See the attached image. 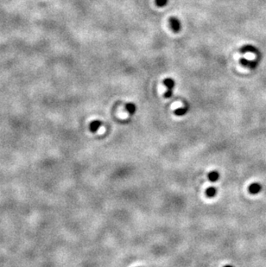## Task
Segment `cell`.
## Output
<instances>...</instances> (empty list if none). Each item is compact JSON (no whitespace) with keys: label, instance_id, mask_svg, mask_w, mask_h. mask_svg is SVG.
I'll return each mask as SVG.
<instances>
[{"label":"cell","instance_id":"obj_11","mask_svg":"<svg viewBox=\"0 0 266 267\" xmlns=\"http://www.w3.org/2000/svg\"><path fill=\"white\" fill-rule=\"evenodd\" d=\"M173 95V91H169V90H167V91L165 92V93H164V97L165 98H171V96Z\"/></svg>","mask_w":266,"mask_h":267},{"label":"cell","instance_id":"obj_8","mask_svg":"<svg viewBox=\"0 0 266 267\" xmlns=\"http://www.w3.org/2000/svg\"><path fill=\"white\" fill-rule=\"evenodd\" d=\"M206 195L208 197H210V198H213V197H214L217 195V190L215 188H213V187H210V188H208L206 190Z\"/></svg>","mask_w":266,"mask_h":267},{"label":"cell","instance_id":"obj_12","mask_svg":"<svg viewBox=\"0 0 266 267\" xmlns=\"http://www.w3.org/2000/svg\"><path fill=\"white\" fill-rule=\"evenodd\" d=\"M224 267H233V266H232V265H226V266H224Z\"/></svg>","mask_w":266,"mask_h":267},{"label":"cell","instance_id":"obj_4","mask_svg":"<svg viewBox=\"0 0 266 267\" xmlns=\"http://www.w3.org/2000/svg\"><path fill=\"white\" fill-rule=\"evenodd\" d=\"M100 126H101V121L100 120H93L89 125V130L91 131L92 132H96L97 131L99 130V128Z\"/></svg>","mask_w":266,"mask_h":267},{"label":"cell","instance_id":"obj_5","mask_svg":"<svg viewBox=\"0 0 266 267\" xmlns=\"http://www.w3.org/2000/svg\"><path fill=\"white\" fill-rule=\"evenodd\" d=\"M125 110L127 111L128 113L130 114H134L137 111V105L134 104V103H131V102H129L125 105Z\"/></svg>","mask_w":266,"mask_h":267},{"label":"cell","instance_id":"obj_7","mask_svg":"<svg viewBox=\"0 0 266 267\" xmlns=\"http://www.w3.org/2000/svg\"><path fill=\"white\" fill-rule=\"evenodd\" d=\"M220 178V174L217 171H212L208 174V179H209L210 182L212 183H214V182H217Z\"/></svg>","mask_w":266,"mask_h":267},{"label":"cell","instance_id":"obj_9","mask_svg":"<svg viewBox=\"0 0 266 267\" xmlns=\"http://www.w3.org/2000/svg\"><path fill=\"white\" fill-rule=\"evenodd\" d=\"M156 4L158 7H164L169 3V0H156Z\"/></svg>","mask_w":266,"mask_h":267},{"label":"cell","instance_id":"obj_1","mask_svg":"<svg viewBox=\"0 0 266 267\" xmlns=\"http://www.w3.org/2000/svg\"><path fill=\"white\" fill-rule=\"evenodd\" d=\"M170 27L172 29V30L174 32H179L181 30V24L180 20L178 19L177 18L175 17H171L170 18Z\"/></svg>","mask_w":266,"mask_h":267},{"label":"cell","instance_id":"obj_3","mask_svg":"<svg viewBox=\"0 0 266 267\" xmlns=\"http://www.w3.org/2000/svg\"><path fill=\"white\" fill-rule=\"evenodd\" d=\"M261 190H262V186H261V184H260V183H252V184H251L250 187H249V192H250L251 194H252V195H257V194H258L259 192L261 191Z\"/></svg>","mask_w":266,"mask_h":267},{"label":"cell","instance_id":"obj_10","mask_svg":"<svg viewBox=\"0 0 266 267\" xmlns=\"http://www.w3.org/2000/svg\"><path fill=\"white\" fill-rule=\"evenodd\" d=\"M254 47L253 46H245L243 49H242V51H245V52H248V51H254Z\"/></svg>","mask_w":266,"mask_h":267},{"label":"cell","instance_id":"obj_2","mask_svg":"<svg viewBox=\"0 0 266 267\" xmlns=\"http://www.w3.org/2000/svg\"><path fill=\"white\" fill-rule=\"evenodd\" d=\"M163 84L166 87L167 90L169 91H173L175 87V81L172 78H166L163 81Z\"/></svg>","mask_w":266,"mask_h":267},{"label":"cell","instance_id":"obj_6","mask_svg":"<svg viewBox=\"0 0 266 267\" xmlns=\"http://www.w3.org/2000/svg\"><path fill=\"white\" fill-rule=\"evenodd\" d=\"M188 112V106H182V107H179L175 111V114L176 116H184L185 114H187V113Z\"/></svg>","mask_w":266,"mask_h":267}]
</instances>
